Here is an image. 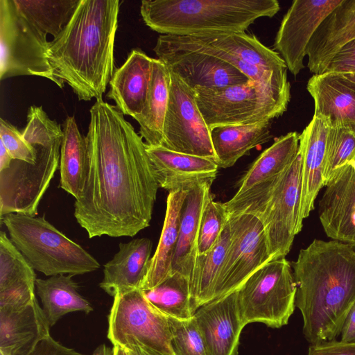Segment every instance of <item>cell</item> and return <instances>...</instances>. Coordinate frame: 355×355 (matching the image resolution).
Returning <instances> with one entry per match:
<instances>
[{
	"label": "cell",
	"instance_id": "cell-46",
	"mask_svg": "<svg viewBox=\"0 0 355 355\" xmlns=\"http://www.w3.org/2000/svg\"><path fill=\"white\" fill-rule=\"evenodd\" d=\"M347 80L355 83V73L340 74Z\"/></svg>",
	"mask_w": 355,
	"mask_h": 355
},
{
	"label": "cell",
	"instance_id": "cell-36",
	"mask_svg": "<svg viewBox=\"0 0 355 355\" xmlns=\"http://www.w3.org/2000/svg\"><path fill=\"white\" fill-rule=\"evenodd\" d=\"M355 157V126L338 124L331 126L326 165L324 186L335 173Z\"/></svg>",
	"mask_w": 355,
	"mask_h": 355
},
{
	"label": "cell",
	"instance_id": "cell-30",
	"mask_svg": "<svg viewBox=\"0 0 355 355\" xmlns=\"http://www.w3.org/2000/svg\"><path fill=\"white\" fill-rule=\"evenodd\" d=\"M72 277L59 275L36 279V292L50 327L69 313L81 311L89 314L93 311L89 301L79 293L78 284Z\"/></svg>",
	"mask_w": 355,
	"mask_h": 355
},
{
	"label": "cell",
	"instance_id": "cell-32",
	"mask_svg": "<svg viewBox=\"0 0 355 355\" xmlns=\"http://www.w3.org/2000/svg\"><path fill=\"white\" fill-rule=\"evenodd\" d=\"M227 223L217 243L207 254L197 256L190 277L191 305L193 313L214 300L215 291L230 244Z\"/></svg>",
	"mask_w": 355,
	"mask_h": 355
},
{
	"label": "cell",
	"instance_id": "cell-43",
	"mask_svg": "<svg viewBox=\"0 0 355 355\" xmlns=\"http://www.w3.org/2000/svg\"><path fill=\"white\" fill-rule=\"evenodd\" d=\"M128 355H164L146 346L135 343L123 348Z\"/></svg>",
	"mask_w": 355,
	"mask_h": 355
},
{
	"label": "cell",
	"instance_id": "cell-27",
	"mask_svg": "<svg viewBox=\"0 0 355 355\" xmlns=\"http://www.w3.org/2000/svg\"><path fill=\"white\" fill-rule=\"evenodd\" d=\"M188 37L266 71L277 72L288 69L278 52L266 46L256 36L245 32L216 33Z\"/></svg>",
	"mask_w": 355,
	"mask_h": 355
},
{
	"label": "cell",
	"instance_id": "cell-38",
	"mask_svg": "<svg viewBox=\"0 0 355 355\" xmlns=\"http://www.w3.org/2000/svg\"><path fill=\"white\" fill-rule=\"evenodd\" d=\"M171 347L175 355H208L205 343L193 316L181 320L168 317Z\"/></svg>",
	"mask_w": 355,
	"mask_h": 355
},
{
	"label": "cell",
	"instance_id": "cell-14",
	"mask_svg": "<svg viewBox=\"0 0 355 355\" xmlns=\"http://www.w3.org/2000/svg\"><path fill=\"white\" fill-rule=\"evenodd\" d=\"M342 0H295L284 15L273 46L296 76L304 68L307 46L323 19Z\"/></svg>",
	"mask_w": 355,
	"mask_h": 355
},
{
	"label": "cell",
	"instance_id": "cell-13",
	"mask_svg": "<svg viewBox=\"0 0 355 355\" xmlns=\"http://www.w3.org/2000/svg\"><path fill=\"white\" fill-rule=\"evenodd\" d=\"M153 51L157 59L193 89H218L250 80L225 60L198 50L175 35H160Z\"/></svg>",
	"mask_w": 355,
	"mask_h": 355
},
{
	"label": "cell",
	"instance_id": "cell-34",
	"mask_svg": "<svg viewBox=\"0 0 355 355\" xmlns=\"http://www.w3.org/2000/svg\"><path fill=\"white\" fill-rule=\"evenodd\" d=\"M21 15L44 35L57 37L81 0H14Z\"/></svg>",
	"mask_w": 355,
	"mask_h": 355
},
{
	"label": "cell",
	"instance_id": "cell-20",
	"mask_svg": "<svg viewBox=\"0 0 355 355\" xmlns=\"http://www.w3.org/2000/svg\"><path fill=\"white\" fill-rule=\"evenodd\" d=\"M152 248L148 238L119 243L118 252L104 265L100 288L113 297L140 289L150 268Z\"/></svg>",
	"mask_w": 355,
	"mask_h": 355
},
{
	"label": "cell",
	"instance_id": "cell-16",
	"mask_svg": "<svg viewBox=\"0 0 355 355\" xmlns=\"http://www.w3.org/2000/svg\"><path fill=\"white\" fill-rule=\"evenodd\" d=\"M193 318L208 355H239L242 322L236 291L198 308Z\"/></svg>",
	"mask_w": 355,
	"mask_h": 355
},
{
	"label": "cell",
	"instance_id": "cell-17",
	"mask_svg": "<svg viewBox=\"0 0 355 355\" xmlns=\"http://www.w3.org/2000/svg\"><path fill=\"white\" fill-rule=\"evenodd\" d=\"M331 125L322 118L313 116L300 135L302 156L301 196L299 225L314 208L315 199L324 187V169Z\"/></svg>",
	"mask_w": 355,
	"mask_h": 355
},
{
	"label": "cell",
	"instance_id": "cell-6",
	"mask_svg": "<svg viewBox=\"0 0 355 355\" xmlns=\"http://www.w3.org/2000/svg\"><path fill=\"white\" fill-rule=\"evenodd\" d=\"M198 107L209 128L218 125H248L282 116L291 99L287 76L218 89L196 88Z\"/></svg>",
	"mask_w": 355,
	"mask_h": 355
},
{
	"label": "cell",
	"instance_id": "cell-21",
	"mask_svg": "<svg viewBox=\"0 0 355 355\" xmlns=\"http://www.w3.org/2000/svg\"><path fill=\"white\" fill-rule=\"evenodd\" d=\"M35 269L3 231L0 232V310L23 308L35 298Z\"/></svg>",
	"mask_w": 355,
	"mask_h": 355
},
{
	"label": "cell",
	"instance_id": "cell-12",
	"mask_svg": "<svg viewBox=\"0 0 355 355\" xmlns=\"http://www.w3.org/2000/svg\"><path fill=\"white\" fill-rule=\"evenodd\" d=\"M230 244L214 300L236 291L261 266L272 260L261 220L248 214H229Z\"/></svg>",
	"mask_w": 355,
	"mask_h": 355
},
{
	"label": "cell",
	"instance_id": "cell-10",
	"mask_svg": "<svg viewBox=\"0 0 355 355\" xmlns=\"http://www.w3.org/2000/svg\"><path fill=\"white\" fill-rule=\"evenodd\" d=\"M107 321V338L113 346L125 348L138 343L175 355L168 317L147 300L142 290L116 294Z\"/></svg>",
	"mask_w": 355,
	"mask_h": 355
},
{
	"label": "cell",
	"instance_id": "cell-45",
	"mask_svg": "<svg viewBox=\"0 0 355 355\" xmlns=\"http://www.w3.org/2000/svg\"><path fill=\"white\" fill-rule=\"evenodd\" d=\"M113 355H128L127 352L119 346H113Z\"/></svg>",
	"mask_w": 355,
	"mask_h": 355
},
{
	"label": "cell",
	"instance_id": "cell-28",
	"mask_svg": "<svg viewBox=\"0 0 355 355\" xmlns=\"http://www.w3.org/2000/svg\"><path fill=\"white\" fill-rule=\"evenodd\" d=\"M271 121L248 125H218L210 128L211 140L219 168L232 166L251 149L271 138Z\"/></svg>",
	"mask_w": 355,
	"mask_h": 355
},
{
	"label": "cell",
	"instance_id": "cell-47",
	"mask_svg": "<svg viewBox=\"0 0 355 355\" xmlns=\"http://www.w3.org/2000/svg\"><path fill=\"white\" fill-rule=\"evenodd\" d=\"M0 355H1V354H0Z\"/></svg>",
	"mask_w": 355,
	"mask_h": 355
},
{
	"label": "cell",
	"instance_id": "cell-1",
	"mask_svg": "<svg viewBox=\"0 0 355 355\" xmlns=\"http://www.w3.org/2000/svg\"><path fill=\"white\" fill-rule=\"evenodd\" d=\"M84 182L74 216L92 239L134 236L149 226L159 187L146 144L115 105L90 109Z\"/></svg>",
	"mask_w": 355,
	"mask_h": 355
},
{
	"label": "cell",
	"instance_id": "cell-9",
	"mask_svg": "<svg viewBox=\"0 0 355 355\" xmlns=\"http://www.w3.org/2000/svg\"><path fill=\"white\" fill-rule=\"evenodd\" d=\"M46 35L19 12L14 0H0V79L18 76L47 78L62 89L49 60Z\"/></svg>",
	"mask_w": 355,
	"mask_h": 355
},
{
	"label": "cell",
	"instance_id": "cell-29",
	"mask_svg": "<svg viewBox=\"0 0 355 355\" xmlns=\"http://www.w3.org/2000/svg\"><path fill=\"white\" fill-rule=\"evenodd\" d=\"M170 83L171 74L167 66L160 60L153 58L151 79L144 108L135 118L139 125V134L148 146H162Z\"/></svg>",
	"mask_w": 355,
	"mask_h": 355
},
{
	"label": "cell",
	"instance_id": "cell-15",
	"mask_svg": "<svg viewBox=\"0 0 355 355\" xmlns=\"http://www.w3.org/2000/svg\"><path fill=\"white\" fill-rule=\"evenodd\" d=\"M319 217L326 234L355 248V157L325 184Z\"/></svg>",
	"mask_w": 355,
	"mask_h": 355
},
{
	"label": "cell",
	"instance_id": "cell-40",
	"mask_svg": "<svg viewBox=\"0 0 355 355\" xmlns=\"http://www.w3.org/2000/svg\"><path fill=\"white\" fill-rule=\"evenodd\" d=\"M307 355H355V341L336 339L311 345Z\"/></svg>",
	"mask_w": 355,
	"mask_h": 355
},
{
	"label": "cell",
	"instance_id": "cell-19",
	"mask_svg": "<svg viewBox=\"0 0 355 355\" xmlns=\"http://www.w3.org/2000/svg\"><path fill=\"white\" fill-rule=\"evenodd\" d=\"M153 59L141 49H132L125 62L114 71L107 97L115 102L124 115L135 119L142 112L151 79Z\"/></svg>",
	"mask_w": 355,
	"mask_h": 355
},
{
	"label": "cell",
	"instance_id": "cell-2",
	"mask_svg": "<svg viewBox=\"0 0 355 355\" xmlns=\"http://www.w3.org/2000/svg\"><path fill=\"white\" fill-rule=\"evenodd\" d=\"M291 265L305 339L311 345L336 339L355 304V248L315 239Z\"/></svg>",
	"mask_w": 355,
	"mask_h": 355
},
{
	"label": "cell",
	"instance_id": "cell-7",
	"mask_svg": "<svg viewBox=\"0 0 355 355\" xmlns=\"http://www.w3.org/2000/svg\"><path fill=\"white\" fill-rule=\"evenodd\" d=\"M10 239L35 270L46 276L84 275L98 261L43 217L10 214L1 218Z\"/></svg>",
	"mask_w": 355,
	"mask_h": 355
},
{
	"label": "cell",
	"instance_id": "cell-25",
	"mask_svg": "<svg viewBox=\"0 0 355 355\" xmlns=\"http://www.w3.org/2000/svg\"><path fill=\"white\" fill-rule=\"evenodd\" d=\"M306 89L314 101V114L331 126H355V83L340 74L313 75Z\"/></svg>",
	"mask_w": 355,
	"mask_h": 355
},
{
	"label": "cell",
	"instance_id": "cell-18",
	"mask_svg": "<svg viewBox=\"0 0 355 355\" xmlns=\"http://www.w3.org/2000/svg\"><path fill=\"white\" fill-rule=\"evenodd\" d=\"M355 40V0H342L321 22L307 46V67L321 74L334 55Z\"/></svg>",
	"mask_w": 355,
	"mask_h": 355
},
{
	"label": "cell",
	"instance_id": "cell-35",
	"mask_svg": "<svg viewBox=\"0 0 355 355\" xmlns=\"http://www.w3.org/2000/svg\"><path fill=\"white\" fill-rule=\"evenodd\" d=\"M147 300L167 317L187 320L193 316L190 279L174 272L157 286L143 291Z\"/></svg>",
	"mask_w": 355,
	"mask_h": 355
},
{
	"label": "cell",
	"instance_id": "cell-8",
	"mask_svg": "<svg viewBox=\"0 0 355 355\" xmlns=\"http://www.w3.org/2000/svg\"><path fill=\"white\" fill-rule=\"evenodd\" d=\"M296 290L291 264L286 258L270 261L236 291L243 323L259 322L277 329L286 325L295 309Z\"/></svg>",
	"mask_w": 355,
	"mask_h": 355
},
{
	"label": "cell",
	"instance_id": "cell-26",
	"mask_svg": "<svg viewBox=\"0 0 355 355\" xmlns=\"http://www.w3.org/2000/svg\"><path fill=\"white\" fill-rule=\"evenodd\" d=\"M187 193L186 187L171 191L166 200L164 225L155 252L141 290L151 289L171 275L172 262L177 246L181 211Z\"/></svg>",
	"mask_w": 355,
	"mask_h": 355
},
{
	"label": "cell",
	"instance_id": "cell-42",
	"mask_svg": "<svg viewBox=\"0 0 355 355\" xmlns=\"http://www.w3.org/2000/svg\"><path fill=\"white\" fill-rule=\"evenodd\" d=\"M340 334L343 342L355 341V304L345 320Z\"/></svg>",
	"mask_w": 355,
	"mask_h": 355
},
{
	"label": "cell",
	"instance_id": "cell-39",
	"mask_svg": "<svg viewBox=\"0 0 355 355\" xmlns=\"http://www.w3.org/2000/svg\"><path fill=\"white\" fill-rule=\"evenodd\" d=\"M323 73H355V40L345 44L334 55Z\"/></svg>",
	"mask_w": 355,
	"mask_h": 355
},
{
	"label": "cell",
	"instance_id": "cell-22",
	"mask_svg": "<svg viewBox=\"0 0 355 355\" xmlns=\"http://www.w3.org/2000/svg\"><path fill=\"white\" fill-rule=\"evenodd\" d=\"M50 328L37 298L23 308L0 310V354H28L51 336Z\"/></svg>",
	"mask_w": 355,
	"mask_h": 355
},
{
	"label": "cell",
	"instance_id": "cell-44",
	"mask_svg": "<svg viewBox=\"0 0 355 355\" xmlns=\"http://www.w3.org/2000/svg\"><path fill=\"white\" fill-rule=\"evenodd\" d=\"M92 355H113V349L102 344L94 349Z\"/></svg>",
	"mask_w": 355,
	"mask_h": 355
},
{
	"label": "cell",
	"instance_id": "cell-33",
	"mask_svg": "<svg viewBox=\"0 0 355 355\" xmlns=\"http://www.w3.org/2000/svg\"><path fill=\"white\" fill-rule=\"evenodd\" d=\"M62 130L59 164L60 187L76 199L82 189L85 178L86 137L80 133L73 116L67 117Z\"/></svg>",
	"mask_w": 355,
	"mask_h": 355
},
{
	"label": "cell",
	"instance_id": "cell-37",
	"mask_svg": "<svg viewBox=\"0 0 355 355\" xmlns=\"http://www.w3.org/2000/svg\"><path fill=\"white\" fill-rule=\"evenodd\" d=\"M228 216L224 202L215 201L212 196L202 216L197 256L207 254L216 245L227 223Z\"/></svg>",
	"mask_w": 355,
	"mask_h": 355
},
{
	"label": "cell",
	"instance_id": "cell-3",
	"mask_svg": "<svg viewBox=\"0 0 355 355\" xmlns=\"http://www.w3.org/2000/svg\"><path fill=\"white\" fill-rule=\"evenodd\" d=\"M119 0H81L62 32L49 42V60L79 100H101L113 75Z\"/></svg>",
	"mask_w": 355,
	"mask_h": 355
},
{
	"label": "cell",
	"instance_id": "cell-31",
	"mask_svg": "<svg viewBox=\"0 0 355 355\" xmlns=\"http://www.w3.org/2000/svg\"><path fill=\"white\" fill-rule=\"evenodd\" d=\"M300 146V135L290 132L275 142L253 162L241 178L234 196L268 182L283 173L296 157Z\"/></svg>",
	"mask_w": 355,
	"mask_h": 355
},
{
	"label": "cell",
	"instance_id": "cell-11",
	"mask_svg": "<svg viewBox=\"0 0 355 355\" xmlns=\"http://www.w3.org/2000/svg\"><path fill=\"white\" fill-rule=\"evenodd\" d=\"M170 74L168 103L160 147L216 161L210 128L198 107L195 89L171 71Z\"/></svg>",
	"mask_w": 355,
	"mask_h": 355
},
{
	"label": "cell",
	"instance_id": "cell-41",
	"mask_svg": "<svg viewBox=\"0 0 355 355\" xmlns=\"http://www.w3.org/2000/svg\"><path fill=\"white\" fill-rule=\"evenodd\" d=\"M27 355H86L67 347L49 336L41 342Z\"/></svg>",
	"mask_w": 355,
	"mask_h": 355
},
{
	"label": "cell",
	"instance_id": "cell-4",
	"mask_svg": "<svg viewBox=\"0 0 355 355\" xmlns=\"http://www.w3.org/2000/svg\"><path fill=\"white\" fill-rule=\"evenodd\" d=\"M277 0H144L140 13L152 30L177 36L243 33L261 17H272Z\"/></svg>",
	"mask_w": 355,
	"mask_h": 355
},
{
	"label": "cell",
	"instance_id": "cell-5",
	"mask_svg": "<svg viewBox=\"0 0 355 355\" xmlns=\"http://www.w3.org/2000/svg\"><path fill=\"white\" fill-rule=\"evenodd\" d=\"M302 156L278 176L224 202L228 214H248L261 222L270 257H285L295 236L301 231L299 212L301 196Z\"/></svg>",
	"mask_w": 355,
	"mask_h": 355
},
{
	"label": "cell",
	"instance_id": "cell-23",
	"mask_svg": "<svg viewBox=\"0 0 355 355\" xmlns=\"http://www.w3.org/2000/svg\"><path fill=\"white\" fill-rule=\"evenodd\" d=\"M214 180L196 182L186 187L187 196L180 216L179 236L171 275L180 272L190 279L197 257V245L204 209L213 196L211 187Z\"/></svg>",
	"mask_w": 355,
	"mask_h": 355
},
{
	"label": "cell",
	"instance_id": "cell-24",
	"mask_svg": "<svg viewBox=\"0 0 355 355\" xmlns=\"http://www.w3.org/2000/svg\"><path fill=\"white\" fill-rule=\"evenodd\" d=\"M159 187L168 191L207 180H215L218 171L209 158L175 152L163 147L148 146Z\"/></svg>",
	"mask_w": 355,
	"mask_h": 355
}]
</instances>
